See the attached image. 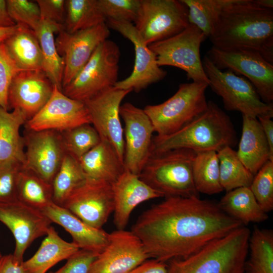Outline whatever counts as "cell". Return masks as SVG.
<instances>
[{
    "mask_svg": "<svg viewBox=\"0 0 273 273\" xmlns=\"http://www.w3.org/2000/svg\"><path fill=\"white\" fill-rule=\"evenodd\" d=\"M242 225L212 201L170 197L143 212L131 231L150 258L166 262L187 257Z\"/></svg>",
    "mask_w": 273,
    "mask_h": 273,
    "instance_id": "1",
    "label": "cell"
},
{
    "mask_svg": "<svg viewBox=\"0 0 273 273\" xmlns=\"http://www.w3.org/2000/svg\"><path fill=\"white\" fill-rule=\"evenodd\" d=\"M208 38L218 48L255 50L273 64V9L254 0H233L221 11Z\"/></svg>",
    "mask_w": 273,
    "mask_h": 273,
    "instance_id": "2",
    "label": "cell"
},
{
    "mask_svg": "<svg viewBox=\"0 0 273 273\" xmlns=\"http://www.w3.org/2000/svg\"><path fill=\"white\" fill-rule=\"evenodd\" d=\"M237 141L230 117L215 103L209 101L201 114L177 131L153 137L150 155L176 149L217 152L226 147H234Z\"/></svg>",
    "mask_w": 273,
    "mask_h": 273,
    "instance_id": "3",
    "label": "cell"
},
{
    "mask_svg": "<svg viewBox=\"0 0 273 273\" xmlns=\"http://www.w3.org/2000/svg\"><path fill=\"white\" fill-rule=\"evenodd\" d=\"M250 231L242 225L184 258L168 261L169 273H245Z\"/></svg>",
    "mask_w": 273,
    "mask_h": 273,
    "instance_id": "4",
    "label": "cell"
},
{
    "mask_svg": "<svg viewBox=\"0 0 273 273\" xmlns=\"http://www.w3.org/2000/svg\"><path fill=\"white\" fill-rule=\"evenodd\" d=\"M195 154L192 150L176 149L151 154L139 178L165 198L199 197L192 173Z\"/></svg>",
    "mask_w": 273,
    "mask_h": 273,
    "instance_id": "5",
    "label": "cell"
},
{
    "mask_svg": "<svg viewBox=\"0 0 273 273\" xmlns=\"http://www.w3.org/2000/svg\"><path fill=\"white\" fill-rule=\"evenodd\" d=\"M208 86L205 82L181 83L163 103L146 106L143 110L157 135L173 133L201 114L208 106L205 92Z\"/></svg>",
    "mask_w": 273,
    "mask_h": 273,
    "instance_id": "6",
    "label": "cell"
},
{
    "mask_svg": "<svg viewBox=\"0 0 273 273\" xmlns=\"http://www.w3.org/2000/svg\"><path fill=\"white\" fill-rule=\"evenodd\" d=\"M120 56L118 45L106 40L62 92L72 99L84 102L114 87L118 81Z\"/></svg>",
    "mask_w": 273,
    "mask_h": 273,
    "instance_id": "7",
    "label": "cell"
},
{
    "mask_svg": "<svg viewBox=\"0 0 273 273\" xmlns=\"http://www.w3.org/2000/svg\"><path fill=\"white\" fill-rule=\"evenodd\" d=\"M202 64L209 80V86L221 97L226 110L238 111L242 115L255 118L273 114L272 103H264L246 78L230 70H220L206 55Z\"/></svg>",
    "mask_w": 273,
    "mask_h": 273,
    "instance_id": "8",
    "label": "cell"
},
{
    "mask_svg": "<svg viewBox=\"0 0 273 273\" xmlns=\"http://www.w3.org/2000/svg\"><path fill=\"white\" fill-rule=\"evenodd\" d=\"M207 38L196 26L189 25L178 34L149 46L155 53L157 63L161 67L178 68L187 73L188 79L205 82L207 78L200 57L201 44Z\"/></svg>",
    "mask_w": 273,
    "mask_h": 273,
    "instance_id": "9",
    "label": "cell"
},
{
    "mask_svg": "<svg viewBox=\"0 0 273 273\" xmlns=\"http://www.w3.org/2000/svg\"><path fill=\"white\" fill-rule=\"evenodd\" d=\"M205 55L220 70H230L244 76L264 103H272L273 64L258 52L247 48L221 49L212 46Z\"/></svg>",
    "mask_w": 273,
    "mask_h": 273,
    "instance_id": "10",
    "label": "cell"
},
{
    "mask_svg": "<svg viewBox=\"0 0 273 273\" xmlns=\"http://www.w3.org/2000/svg\"><path fill=\"white\" fill-rule=\"evenodd\" d=\"M189 24L188 8L181 0H141L133 25L149 46L178 34Z\"/></svg>",
    "mask_w": 273,
    "mask_h": 273,
    "instance_id": "11",
    "label": "cell"
},
{
    "mask_svg": "<svg viewBox=\"0 0 273 273\" xmlns=\"http://www.w3.org/2000/svg\"><path fill=\"white\" fill-rule=\"evenodd\" d=\"M62 206L88 225L102 229L114 209L112 184L86 178Z\"/></svg>",
    "mask_w": 273,
    "mask_h": 273,
    "instance_id": "12",
    "label": "cell"
},
{
    "mask_svg": "<svg viewBox=\"0 0 273 273\" xmlns=\"http://www.w3.org/2000/svg\"><path fill=\"white\" fill-rule=\"evenodd\" d=\"M131 92L113 87L83 102L101 140L111 144L123 162L124 141L119 110L123 99Z\"/></svg>",
    "mask_w": 273,
    "mask_h": 273,
    "instance_id": "13",
    "label": "cell"
},
{
    "mask_svg": "<svg viewBox=\"0 0 273 273\" xmlns=\"http://www.w3.org/2000/svg\"><path fill=\"white\" fill-rule=\"evenodd\" d=\"M58 33L55 43L64 61L63 88L75 77L97 47L108 39L110 32L106 23H103L73 33L64 29Z\"/></svg>",
    "mask_w": 273,
    "mask_h": 273,
    "instance_id": "14",
    "label": "cell"
},
{
    "mask_svg": "<svg viewBox=\"0 0 273 273\" xmlns=\"http://www.w3.org/2000/svg\"><path fill=\"white\" fill-rule=\"evenodd\" d=\"M119 112L125 124L124 168L139 176L150 155L154 127L144 110L130 103L121 105Z\"/></svg>",
    "mask_w": 273,
    "mask_h": 273,
    "instance_id": "15",
    "label": "cell"
},
{
    "mask_svg": "<svg viewBox=\"0 0 273 273\" xmlns=\"http://www.w3.org/2000/svg\"><path fill=\"white\" fill-rule=\"evenodd\" d=\"M23 167L52 184L66 153L60 132L25 128Z\"/></svg>",
    "mask_w": 273,
    "mask_h": 273,
    "instance_id": "16",
    "label": "cell"
},
{
    "mask_svg": "<svg viewBox=\"0 0 273 273\" xmlns=\"http://www.w3.org/2000/svg\"><path fill=\"white\" fill-rule=\"evenodd\" d=\"M148 258L143 244L131 231L117 230L109 233L107 245L88 273H130Z\"/></svg>",
    "mask_w": 273,
    "mask_h": 273,
    "instance_id": "17",
    "label": "cell"
},
{
    "mask_svg": "<svg viewBox=\"0 0 273 273\" xmlns=\"http://www.w3.org/2000/svg\"><path fill=\"white\" fill-rule=\"evenodd\" d=\"M0 221L12 232L16 243L13 254L20 261H24V254L31 243L46 235L52 223L41 211L18 200L0 203Z\"/></svg>",
    "mask_w": 273,
    "mask_h": 273,
    "instance_id": "18",
    "label": "cell"
},
{
    "mask_svg": "<svg viewBox=\"0 0 273 273\" xmlns=\"http://www.w3.org/2000/svg\"><path fill=\"white\" fill-rule=\"evenodd\" d=\"M106 22L109 28L118 31L129 40L134 49L132 71L128 77L118 81L114 86L115 88L139 92L166 76V71L158 65L156 55L143 41L133 24L111 20Z\"/></svg>",
    "mask_w": 273,
    "mask_h": 273,
    "instance_id": "19",
    "label": "cell"
},
{
    "mask_svg": "<svg viewBox=\"0 0 273 273\" xmlns=\"http://www.w3.org/2000/svg\"><path fill=\"white\" fill-rule=\"evenodd\" d=\"M85 123L90 124V121L84 102L66 96L54 86L50 99L25 125L32 130L62 132Z\"/></svg>",
    "mask_w": 273,
    "mask_h": 273,
    "instance_id": "20",
    "label": "cell"
},
{
    "mask_svg": "<svg viewBox=\"0 0 273 273\" xmlns=\"http://www.w3.org/2000/svg\"><path fill=\"white\" fill-rule=\"evenodd\" d=\"M54 87L42 70L20 71L14 77L10 86L9 108L20 110L28 121L47 103Z\"/></svg>",
    "mask_w": 273,
    "mask_h": 273,
    "instance_id": "21",
    "label": "cell"
},
{
    "mask_svg": "<svg viewBox=\"0 0 273 273\" xmlns=\"http://www.w3.org/2000/svg\"><path fill=\"white\" fill-rule=\"evenodd\" d=\"M114 200V223L117 230H124L133 210L146 201L162 197L140 179L125 169L112 184Z\"/></svg>",
    "mask_w": 273,
    "mask_h": 273,
    "instance_id": "22",
    "label": "cell"
},
{
    "mask_svg": "<svg viewBox=\"0 0 273 273\" xmlns=\"http://www.w3.org/2000/svg\"><path fill=\"white\" fill-rule=\"evenodd\" d=\"M42 212L68 232L80 249L99 254L108 243L109 233L88 225L62 206L53 203Z\"/></svg>",
    "mask_w": 273,
    "mask_h": 273,
    "instance_id": "23",
    "label": "cell"
},
{
    "mask_svg": "<svg viewBox=\"0 0 273 273\" xmlns=\"http://www.w3.org/2000/svg\"><path fill=\"white\" fill-rule=\"evenodd\" d=\"M237 153L254 175L268 160L273 161L268 143L257 118L242 115V134Z\"/></svg>",
    "mask_w": 273,
    "mask_h": 273,
    "instance_id": "24",
    "label": "cell"
},
{
    "mask_svg": "<svg viewBox=\"0 0 273 273\" xmlns=\"http://www.w3.org/2000/svg\"><path fill=\"white\" fill-rule=\"evenodd\" d=\"M78 161L86 178L111 184L125 170L123 162L115 148L105 141L101 140Z\"/></svg>",
    "mask_w": 273,
    "mask_h": 273,
    "instance_id": "25",
    "label": "cell"
},
{
    "mask_svg": "<svg viewBox=\"0 0 273 273\" xmlns=\"http://www.w3.org/2000/svg\"><path fill=\"white\" fill-rule=\"evenodd\" d=\"M27 119L18 109L12 112L0 107V162L24 163L25 144L20 132Z\"/></svg>",
    "mask_w": 273,
    "mask_h": 273,
    "instance_id": "26",
    "label": "cell"
},
{
    "mask_svg": "<svg viewBox=\"0 0 273 273\" xmlns=\"http://www.w3.org/2000/svg\"><path fill=\"white\" fill-rule=\"evenodd\" d=\"M36 253L23 266L29 273H46L60 261L67 259L79 248L73 242L62 239L55 229L51 226Z\"/></svg>",
    "mask_w": 273,
    "mask_h": 273,
    "instance_id": "27",
    "label": "cell"
},
{
    "mask_svg": "<svg viewBox=\"0 0 273 273\" xmlns=\"http://www.w3.org/2000/svg\"><path fill=\"white\" fill-rule=\"evenodd\" d=\"M16 25L15 32L4 41L9 54L21 71L42 70L41 50L35 32L24 24Z\"/></svg>",
    "mask_w": 273,
    "mask_h": 273,
    "instance_id": "28",
    "label": "cell"
},
{
    "mask_svg": "<svg viewBox=\"0 0 273 273\" xmlns=\"http://www.w3.org/2000/svg\"><path fill=\"white\" fill-rule=\"evenodd\" d=\"M217 205L223 212L243 225L250 222H262L268 217L249 187H240L227 192Z\"/></svg>",
    "mask_w": 273,
    "mask_h": 273,
    "instance_id": "29",
    "label": "cell"
},
{
    "mask_svg": "<svg viewBox=\"0 0 273 273\" xmlns=\"http://www.w3.org/2000/svg\"><path fill=\"white\" fill-rule=\"evenodd\" d=\"M63 29L53 23L41 20L34 31L40 47L42 70L54 86L61 90L64 61L57 51L54 34Z\"/></svg>",
    "mask_w": 273,
    "mask_h": 273,
    "instance_id": "30",
    "label": "cell"
},
{
    "mask_svg": "<svg viewBox=\"0 0 273 273\" xmlns=\"http://www.w3.org/2000/svg\"><path fill=\"white\" fill-rule=\"evenodd\" d=\"M16 194L18 201L41 211L54 203L52 184L23 167L17 178Z\"/></svg>",
    "mask_w": 273,
    "mask_h": 273,
    "instance_id": "31",
    "label": "cell"
},
{
    "mask_svg": "<svg viewBox=\"0 0 273 273\" xmlns=\"http://www.w3.org/2000/svg\"><path fill=\"white\" fill-rule=\"evenodd\" d=\"M250 255L246 259L245 273H273V232L257 226L250 233L248 241Z\"/></svg>",
    "mask_w": 273,
    "mask_h": 273,
    "instance_id": "32",
    "label": "cell"
},
{
    "mask_svg": "<svg viewBox=\"0 0 273 273\" xmlns=\"http://www.w3.org/2000/svg\"><path fill=\"white\" fill-rule=\"evenodd\" d=\"M193 180L198 192L213 195L223 191L220 183L217 152H196L192 166Z\"/></svg>",
    "mask_w": 273,
    "mask_h": 273,
    "instance_id": "33",
    "label": "cell"
},
{
    "mask_svg": "<svg viewBox=\"0 0 273 273\" xmlns=\"http://www.w3.org/2000/svg\"><path fill=\"white\" fill-rule=\"evenodd\" d=\"M65 13L64 30L69 33L88 29L106 22L98 0L65 1Z\"/></svg>",
    "mask_w": 273,
    "mask_h": 273,
    "instance_id": "34",
    "label": "cell"
},
{
    "mask_svg": "<svg viewBox=\"0 0 273 273\" xmlns=\"http://www.w3.org/2000/svg\"><path fill=\"white\" fill-rule=\"evenodd\" d=\"M219 166L220 183L227 192L251 185L254 175L239 159L237 151L226 147L217 152Z\"/></svg>",
    "mask_w": 273,
    "mask_h": 273,
    "instance_id": "35",
    "label": "cell"
},
{
    "mask_svg": "<svg viewBox=\"0 0 273 273\" xmlns=\"http://www.w3.org/2000/svg\"><path fill=\"white\" fill-rule=\"evenodd\" d=\"M86 178L78 160L66 153L52 183L54 203L62 206Z\"/></svg>",
    "mask_w": 273,
    "mask_h": 273,
    "instance_id": "36",
    "label": "cell"
},
{
    "mask_svg": "<svg viewBox=\"0 0 273 273\" xmlns=\"http://www.w3.org/2000/svg\"><path fill=\"white\" fill-rule=\"evenodd\" d=\"M188 10L189 23L208 38L221 11L233 0H181Z\"/></svg>",
    "mask_w": 273,
    "mask_h": 273,
    "instance_id": "37",
    "label": "cell"
},
{
    "mask_svg": "<svg viewBox=\"0 0 273 273\" xmlns=\"http://www.w3.org/2000/svg\"><path fill=\"white\" fill-rule=\"evenodd\" d=\"M60 132L66 153L77 160L101 142L99 134L90 123Z\"/></svg>",
    "mask_w": 273,
    "mask_h": 273,
    "instance_id": "38",
    "label": "cell"
},
{
    "mask_svg": "<svg viewBox=\"0 0 273 273\" xmlns=\"http://www.w3.org/2000/svg\"><path fill=\"white\" fill-rule=\"evenodd\" d=\"M258 204L265 213L273 209V161L268 160L254 175L249 187Z\"/></svg>",
    "mask_w": 273,
    "mask_h": 273,
    "instance_id": "39",
    "label": "cell"
},
{
    "mask_svg": "<svg viewBox=\"0 0 273 273\" xmlns=\"http://www.w3.org/2000/svg\"><path fill=\"white\" fill-rule=\"evenodd\" d=\"M106 19L134 24L138 17L141 0H98Z\"/></svg>",
    "mask_w": 273,
    "mask_h": 273,
    "instance_id": "40",
    "label": "cell"
},
{
    "mask_svg": "<svg viewBox=\"0 0 273 273\" xmlns=\"http://www.w3.org/2000/svg\"><path fill=\"white\" fill-rule=\"evenodd\" d=\"M9 15L16 24L27 26L34 31L40 21V14L36 2L28 0H8Z\"/></svg>",
    "mask_w": 273,
    "mask_h": 273,
    "instance_id": "41",
    "label": "cell"
},
{
    "mask_svg": "<svg viewBox=\"0 0 273 273\" xmlns=\"http://www.w3.org/2000/svg\"><path fill=\"white\" fill-rule=\"evenodd\" d=\"M21 71L9 54L4 42L0 43V107L9 109L8 93L15 75Z\"/></svg>",
    "mask_w": 273,
    "mask_h": 273,
    "instance_id": "42",
    "label": "cell"
},
{
    "mask_svg": "<svg viewBox=\"0 0 273 273\" xmlns=\"http://www.w3.org/2000/svg\"><path fill=\"white\" fill-rule=\"evenodd\" d=\"M23 164L15 161L0 162V203L17 200L16 187Z\"/></svg>",
    "mask_w": 273,
    "mask_h": 273,
    "instance_id": "43",
    "label": "cell"
},
{
    "mask_svg": "<svg viewBox=\"0 0 273 273\" xmlns=\"http://www.w3.org/2000/svg\"><path fill=\"white\" fill-rule=\"evenodd\" d=\"M99 253L79 249L70 256L60 269L50 273H88L90 267Z\"/></svg>",
    "mask_w": 273,
    "mask_h": 273,
    "instance_id": "44",
    "label": "cell"
},
{
    "mask_svg": "<svg viewBox=\"0 0 273 273\" xmlns=\"http://www.w3.org/2000/svg\"><path fill=\"white\" fill-rule=\"evenodd\" d=\"M41 20L53 23L63 28L62 24L65 12L64 0H36Z\"/></svg>",
    "mask_w": 273,
    "mask_h": 273,
    "instance_id": "45",
    "label": "cell"
},
{
    "mask_svg": "<svg viewBox=\"0 0 273 273\" xmlns=\"http://www.w3.org/2000/svg\"><path fill=\"white\" fill-rule=\"evenodd\" d=\"M23 262L18 260L13 254L0 257V273H29L23 266Z\"/></svg>",
    "mask_w": 273,
    "mask_h": 273,
    "instance_id": "46",
    "label": "cell"
},
{
    "mask_svg": "<svg viewBox=\"0 0 273 273\" xmlns=\"http://www.w3.org/2000/svg\"><path fill=\"white\" fill-rule=\"evenodd\" d=\"M130 273H169L166 262L155 259L146 260Z\"/></svg>",
    "mask_w": 273,
    "mask_h": 273,
    "instance_id": "47",
    "label": "cell"
},
{
    "mask_svg": "<svg viewBox=\"0 0 273 273\" xmlns=\"http://www.w3.org/2000/svg\"><path fill=\"white\" fill-rule=\"evenodd\" d=\"M273 114L262 115L257 117L269 145L271 155L273 156Z\"/></svg>",
    "mask_w": 273,
    "mask_h": 273,
    "instance_id": "48",
    "label": "cell"
},
{
    "mask_svg": "<svg viewBox=\"0 0 273 273\" xmlns=\"http://www.w3.org/2000/svg\"><path fill=\"white\" fill-rule=\"evenodd\" d=\"M16 25L9 15L6 1L0 0V27H9Z\"/></svg>",
    "mask_w": 273,
    "mask_h": 273,
    "instance_id": "49",
    "label": "cell"
},
{
    "mask_svg": "<svg viewBox=\"0 0 273 273\" xmlns=\"http://www.w3.org/2000/svg\"><path fill=\"white\" fill-rule=\"evenodd\" d=\"M17 25L9 27H0V43L4 42L17 29Z\"/></svg>",
    "mask_w": 273,
    "mask_h": 273,
    "instance_id": "50",
    "label": "cell"
},
{
    "mask_svg": "<svg viewBox=\"0 0 273 273\" xmlns=\"http://www.w3.org/2000/svg\"><path fill=\"white\" fill-rule=\"evenodd\" d=\"M258 6L266 9H273L272 0H254Z\"/></svg>",
    "mask_w": 273,
    "mask_h": 273,
    "instance_id": "51",
    "label": "cell"
},
{
    "mask_svg": "<svg viewBox=\"0 0 273 273\" xmlns=\"http://www.w3.org/2000/svg\"><path fill=\"white\" fill-rule=\"evenodd\" d=\"M2 256V254L0 252V257Z\"/></svg>",
    "mask_w": 273,
    "mask_h": 273,
    "instance_id": "52",
    "label": "cell"
}]
</instances>
